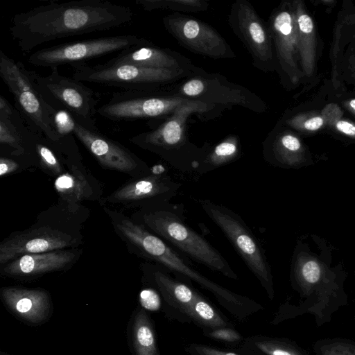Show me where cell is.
<instances>
[{"instance_id": "6da1fadb", "label": "cell", "mask_w": 355, "mask_h": 355, "mask_svg": "<svg viewBox=\"0 0 355 355\" xmlns=\"http://www.w3.org/2000/svg\"><path fill=\"white\" fill-rule=\"evenodd\" d=\"M132 17L129 7L105 0L52 1L15 14L9 31L20 51L28 53L51 41L123 26Z\"/></svg>"}, {"instance_id": "7a4b0ae2", "label": "cell", "mask_w": 355, "mask_h": 355, "mask_svg": "<svg viewBox=\"0 0 355 355\" xmlns=\"http://www.w3.org/2000/svg\"><path fill=\"white\" fill-rule=\"evenodd\" d=\"M226 107L198 101L182 106L160 123H154L151 129L141 132L129 140L140 148L150 151L182 173L195 174L199 164L211 146H198L191 142L187 130L189 118L196 114L206 120L219 116Z\"/></svg>"}, {"instance_id": "3957f363", "label": "cell", "mask_w": 355, "mask_h": 355, "mask_svg": "<svg viewBox=\"0 0 355 355\" xmlns=\"http://www.w3.org/2000/svg\"><path fill=\"white\" fill-rule=\"evenodd\" d=\"M141 225L173 248L208 268L237 280L239 277L226 259L187 223L182 205L170 202L146 206Z\"/></svg>"}, {"instance_id": "277c9868", "label": "cell", "mask_w": 355, "mask_h": 355, "mask_svg": "<svg viewBox=\"0 0 355 355\" xmlns=\"http://www.w3.org/2000/svg\"><path fill=\"white\" fill-rule=\"evenodd\" d=\"M116 226L143 256L167 268L177 277L192 280L211 291L221 302L241 305L246 299L209 279L199 272L184 255L149 232L141 224L128 218L117 220Z\"/></svg>"}, {"instance_id": "5b68a950", "label": "cell", "mask_w": 355, "mask_h": 355, "mask_svg": "<svg viewBox=\"0 0 355 355\" xmlns=\"http://www.w3.org/2000/svg\"><path fill=\"white\" fill-rule=\"evenodd\" d=\"M0 77L12 94L15 107L28 127L34 133L59 145L60 137L51 114V107L38 92L33 71L1 50Z\"/></svg>"}, {"instance_id": "8992f818", "label": "cell", "mask_w": 355, "mask_h": 355, "mask_svg": "<svg viewBox=\"0 0 355 355\" xmlns=\"http://www.w3.org/2000/svg\"><path fill=\"white\" fill-rule=\"evenodd\" d=\"M73 78L81 82L116 87L123 90L152 91L169 87L196 75L168 69L107 63L74 64Z\"/></svg>"}, {"instance_id": "52a82bcc", "label": "cell", "mask_w": 355, "mask_h": 355, "mask_svg": "<svg viewBox=\"0 0 355 355\" xmlns=\"http://www.w3.org/2000/svg\"><path fill=\"white\" fill-rule=\"evenodd\" d=\"M198 203L270 294L272 289L270 265L260 242L243 218L226 206L209 199H200Z\"/></svg>"}, {"instance_id": "ba28073f", "label": "cell", "mask_w": 355, "mask_h": 355, "mask_svg": "<svg viewBox=\"0 0 355 355\" xmlns=\"http://www.w3.org/2000/svg\"><path fill=\"white\" fill-rule=\"evenodd\" d=\"M166 94L225 107L239 106L256 113L266 112V102L248 88L216 73L194 76L168 87Z\"/></svg>"}, {"instance_id": "9c48e42d", "label": "cell", "mask_w": 355, "mask_h": 355, "mask_svg": "<svg viewBox=\"0 0 355 355\" xmlns=\"http://www.w3.org/2000/svg\"><path fill=\"white\" fill-rule=\"evenodd\" d=\"M51 70L46 76L33 71L36 87L44 101L53 110L67 112L83 125L97 128L98 94L83 82L60 74L58 68Z\"/></svg>"}, {"instance_id": "30bf717a", "label": "cell", "mask_w": 355, "mask_h": 355, "mask_svg": "<svg viewBox=\"0 0 355 355\" xmlns=\"http://www.w3.org/2000/svg\"><path fill=\"white\" fill-rule=\"evenodd\" d=\"M51 113L56 132H72L103 167L125 173H151L146 163L98 128L83 125L66 111L52 108Z\"/></svg>"}, {"instance_id": "8fae6325", "label": "cell", "mask_w": 355, "mask_h": 355, "mask_svg": "<svg viewBox=\"0 0 355 355\" xmlns=\"http://www.w3.org/2000/svg\"><path fill=\"white\" fill-rule=\"evenodd\" d=\"M167 88L152 91L123 90L114 93L106 103L98 107L97 114L114 121H159L167 118L179 107L194 101L168 95L166 93Z\"/></svg>"}, {"instance_id": "7c38bea8", "label": "cell", "mask_w": 355, "mask_h": 355, "mask_svg": "<svg viewBox=\"0 0 355 355\" xmlns=\"http://www.w3.org/2000/svg\"><path fill=\"white\" fill-rule=\"evenodd\" d=\"M148 42L146 39L135 35L101 37L44 48L31 53L27 60L34 66L50 69L64 64L73 66Z\"/></svg>"}, {"instance_id": "4fadbf2b", "label": "cell", "mask_w": 355, "mask_h": 355, "mask_svg": "<svg viewBox=\"0 0 355 355\" xmlns=\"http://www.w3.org/2000/svg\"><path fill=\"white\" fill-rule=\"evenodd\" d=\"M228 24L250 53L253 66L264 73L275 67L272 40L268 24L248 0H236L231 6Z\"/></svg>"}, {"instance_id": "5bb4252c", "label": "cell", "mask_w": 355, "mask_h": 355, "mask_svg": "<svg viewBox=\"0 0 355 355\" xmlns=\"http://www.w3.org/2000/svg\"><path fill=\"white\" fill-rule=\"evenodd\" d=\"M162 24L180 46L194 53L214 60L236 58L226 40L214 28L200 19L173 12L162 18Z\"/></svg>"}, {"instance_id": "9a60e30c", "label": "cell", "mask_w": 355, "mask_h": 355, "mask_svg": "<svg viewBox=\"0 0 355 355\" xmlns=\"http://www.w3.org/2000/svg\"><path fill=\"white\" fill-rule=\"evenodd\" d=\"M181 184L174 180L162 165L151 168V173L130 182L108 196L110 202H146L148 205L169 202L178 194Z\"/></svg>"}, {"instance_id": "2e32d148", "label": "cell", "mask_w": 355, "mask_h": 355, "mask_svg": "<svg viewBox=\"0 0 355 355\" xmlns=\"http://www.w3.org/2000/svg\"><path fill=\"white\" fill-rule=\"evenodd\" d=\"M73 243L70 235L49 227L17 233L0 244V263H6L25 254L58 250Z\"/></svg>"}, {"instance_id": "e0dca14e", "label": "cell", "mask_w": 355, "mask_h": 355, "mask_svg": "<svg viewBox=\"0 0 355 355\" xmlns=\"http://www.w3.org/2000/svg\"><path fill=\"white\" fill-rule=\"evenodd\" d=\"M106 63L128 64L152 69L186 71L196 76L207 72L180 53L157 46L150 42L122 51Z\"/></svg>"}, {"instance_id": "ac0fdd59", "label": "cell", "mask_w": 355, "mask_h": 355, "mask_svg": "<svg viewBox=\"0 0 355 355\" xmlns=\"http://www.w3.org/2000/svg\"><path fill=\"white\" fill-rule=\"evenodd\" d=\"M0 144L15 156L36 150L35 133L3 95L0 96Z\"/></svg>"}, {"instance_id": "d6986e66", "label": "cell", "mask_w": 355, "mask_h": 355, "mask_svg": "<svg viewBox=\"0 0 355 355\" xmlns=\"http://www.w3.org/2000/svg\"><path fill=\"white\" fill-rule=\"evenodd\" d=\"M1 295L13 313L28 322H40L49 311V296L43 290L6 287Z\"/></svg>"}, {"instance_id": "ffe728a7", "label": "cell", "mask_w": 355, "mask_h": 355, "mask_svg": "<svg viewBox=\"0 0 355 355\" xmlns=\"http://www.w3.org/2000/svg\"><path fill=\"white\" fill-rule=\"evenodd\" d=\"M75 254L70 251L54 250L23 255L8 263L3 268L11 276H33L62 270L72 263Z\"/></svg>"}, {"instance_id": "44dd1931", "label": "cell", "mask_w": 355, "mask_h": 355, "mask_svg": "<svg viewBox=\"0 0 355 355\" xmlns=\"http://www.w3.org/2000/svg\"><path fill=\"white\" fill-rule=\"evenodd\" d=\"M241 155L239 139L234 135H228L214 147L196 170L195 175H203L238 159Z\"/></svg>"}, {"instance_id": "7402d4cb", "label": "cell", "mask_w": 355, "mask_h": 355, "mask_svg": "<svg viewBox=\"0 0 355 355\" xmlns=\"http://www.w3.org/2000/svg\"><path fill=\"white\" fill-rule=\"evenodd\" d=\"M132 338L135 355H159L153 327L142 310L138 311L135 317Z\"/></svg>"}, {"instance_id": "603a6c76", "label": "cell", "mask_w": 355, "mask_h": 355, "mask_svg": "<svg viewBox=\"0 0 355 355\" xmlns=\"http://www.w3.org/2000/svg\"><path fill=\"white\" fill-rule=\"evenodd\" d=\"M135 3L146 11L164 9L180 13L204 12L209 6L205 0H135Z\"/></svg>"}, {"instance_id": "cb8c5ba5", "label": "cell", "mask_w": 355, "mask_h": 355, "mask_svg": "<svg viewBox=\"0 0 355 355\" xmlns=\"http://www.w3.org/2000/svg\"><path fill=\"white\" fill-rule=\"evenodd\" d=\"M85 180L70 173L59 175L55 181V188L60 196L68 202H76L86 194Z\"/></svg>"}, {"instance_id": "d4e9b609", "label": "cell", "mask_w": 355, "mask_h": 355, "mask_svg": "<svg viewBox=\"0 0 355 355\" xmlns=\"http://www.w3.org/2000/svg\"><path fill=\"white\" fill-rule=\"evenodd\" d=\"M36 154L41 165L53 174H60L62 171L61 164L55 152V144L46 137L35 133Z\"/></svg>"}, {"instance_id": "484cf974", "label": "cell", "mask_w": 355, "mask_h": 355, "mask_svg": "<svg viewBox=\"0 0 355 355\" xmlns=\"http://www.w3.org/2000/svg\"><path fill=\"white\" fill-rule=\"evenodd\" d=\"M184 308H187V311L198 320L209 326L218 327L225 324V322L219 317L211 306L197 293L193 300Z\"/></svg>"}, {"instance_id": "4316f807", "label": "cell", "mask_w": 355, "mask_h": 355, "mask_svg": "<svg viewBox=\"0 0 355 355\" xmlns=\"http://www.w3.org/2000/svg\"><path fill=\"white\" fill-rule=\"evenodd\" d=\"M139 303L144 309L156 311L161 306V298L155 290L147 288L141 291Z\"/></svg>"}, {"instance_id": "83f0119b", "label": "cell", "mask_w": 355, "mask_h": 355, "mask_svg": "<svg viewBox=\"0 0 355 355\" xmlns=\"http://www.w3.org/2000/svg\"><path fill=\"white\" fill-rule=\"evenodd\" d=\"M302 274L304 279L307 282L313 284L319 280L321 270L317 262L315 261H309L302 266Z\"/></svg>"}, {"instance_id": "f1b7e54d", "label": "cell", "mask_w": 355, "mask_h": 355, "mask_svg": "<svg viewBox=\"0 0 355 355\" xmlns=\"http://www.w3.org/2000/svg\"><path fill=\"white\" fill-rule=\"evenodd\" d=\"M196 355H237L232 352H223L215 348L202 345H191L189 349Z\"/></svg>"}, {"instance_id": "f546056e", "label": "cell", "mask_w": 355, "mask_h": 355, "mask_svg": "<svg viewBox=\"0 0 355 355\" xmlns=\"http://www.w3.org/2000/svg\"><path fill=\"white\" fill-rule=\"evenodd\" d=\"M211 337L228 342H234L241 339L238 332L230 329H218L210 333Z\"/></svg>"}, {"instance_id": "4dcf8cb0", "label": "cell", "mask_w": 355, "mask_h": 355, "mask_svg": "<svg viewBox=\"0 0 355 355\" xmlns=\"http://www.w3.org/2000/svg\"><path fill=\"white\" fill-rule=\"evenodd\" d=\"M19 164L12 159L1 156L0 157V176L8 175L17 170Z\"/></svg>"}, {"instance_id": "1f68e13d", "label": "cell", "mask_w": 355, "mask_h": 355, "mask_svg": "<svg viewBox=\"0 0 355 355\" xmlns=\"http://www.w3.org/2000/svg\"><path fill=\"white\" fill-rule=\"evenodd\" d=\"M300 30L304 33H309L313 30L311 19L306 15H302L297 19Z\"/></svg>"}, {"instance_id": "d6a6232c", "label": "cell", "mask_w": 355, "mask_h": 355, "mask_svg": "<svg viewBox=\"0 0 355 355\" xmlns=\"http://www.w3.org/2000/svg\"><path fill=\"white\" fill-rule=\"evenodd\" d=\"M336 128L338 130L344 132L346 135H355V126L347 121H338L336 123Z\"/></svg>"}, {"instance_id": "836d02e7", "label": "cell", "mask_w": 355, "mask_h": 355, "mask_svg": "<svg viewBox=\"0 0 355 355\" xmlns=\"http://www.w3.org/2000/svg\"><path fill=\"white\" fill-rule=\"evenodd\" d=\"M322 124V119L318 116H315L305 121L304 128L307 130H315L320 128Z\"/></svg>"}, {"instance_id": "e575fe53", "label": "cell", "mask_w": 355, "mask_h": 355, "mask_svg": "<svg viewBox=\"0 0 355 355\" xmlns=\"http://www.w3.org/2000/svg\"><path fill=\"white\" fill-rule=\"evenodd\" d=\"M259 348L269 355H291L289 352L281 349L268 348L263 343L259 345Z\"/></svg>"}, {"instance_id": "d590c367", "label": "cell", "mask_w": 355, "mask_h": 355, "mask_svg": "<svg viewBox=\"0 0 355 355\" xmlns=\"http://www.w3.org/2000/svg\"><path fill=\"white\" fill-rule=\"evenodd\" d=\"M350 105L354 108L355 109V99L354 100H352L351 102H350Z\"/></svg>"}, {"instance_id": "8d00e7d4", "label": "cell", "mask_w": 355, "mask_h": 355, "mask_svg": "<svg viewBox=\"0 0 355 355\" xmlns=\"http://www.w3.org/2000/svg\"><path fill=\"white\" fill-rule=\"evenodd\" d=\"M1 355H8V354H3V353H1Z\"/></svg>"}]
</instances>
